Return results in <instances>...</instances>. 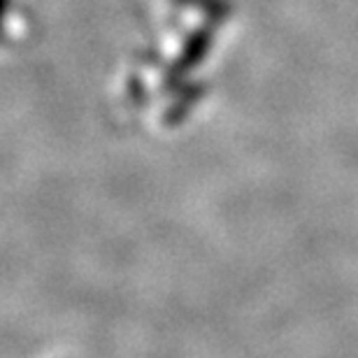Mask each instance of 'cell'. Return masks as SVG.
<instances>
[{
    "mask_svg": "<svg viewBox=\"0 0 358 358\" xmlns=\"http://www.w3.org/2000/svg\"><path fill=\"white\" fill-rule=\"evenodd\" d=\"M210 45H212V33L207 31V28L205 31L191 33V38L186 40V47H184L182 56H179V68L198 66V63L207 56V52H210Z\"/></svg>",
    "mask_w": 358,
    "mask_h": 358,
    "instance_id": "cell-1",
    "label": "cell"
}]
</instances>
